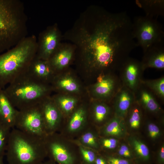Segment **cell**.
Masks as SVG:
<instances>
[{"instance_id": "obj_1", "label": "cell", "mask_w": 164, "mask_h": 164, "mask_svg": "<svg viewBox=\"0 0 164 164\" xmlns=\"http://www.w3.org/2000/svg\"><path fill=\"white\" fill-rule=\"evenodd\" d=\"M62 38L74 46L86 65L118 72L137 46L133 23L124 13H112L95 5L87 7Z\"/></svg>"}, {"instance_id": "obj_2", "label": "cell", "mask_w": 164, "mask_h": 164, "mask_svg": "<svg viewBox=\"0 0 164 164\" xmlns=\"http://www.w3.org/2000/svg\"><path fill=\"white\" fill-rule=\"evenodd\" d=\"M37 48L36 38L32 35L0 54V89L27 73L36 56Z\"/></svg>"}, {"instance_id": "obj_3", "label": "cell", "mask_w": 164, "mask_h": 164, "mask_svg": "<svg viewBox=\"0 0 164 164\" xmlns=\"http://www.w3.org/2000/svg\"><path fill=\"white\" fill-rule=\"evenodd\" d=\"M26 18L20 1L0 0V53L26 37Z\"/></svg>"}, {"instance_id": "obj_4", "label": "cell", "mask_w": 164, "mask_h": 164, "mask_svg": "<svg viewBox=\"0 0 164 164\" xmlns=\"http://www.w3.org/2000/svg\"><path fill=\"white\" fill-rule=\"evenodd\" d=\"M44 140L12 128L6 150L8 164H40L47 154Z\"/></svg>"}, {"instance_id": "obj_5", "label": "cell", "mask_w": 164, "mask_h": 164, "mask_svg": "<svg viewBox=\"0 0 164 164\" xmlns=\"http://www.w3.org/2000/svg\"><path fill=\"white\" fill-rule=\"evenodd\" d=\"M3 89L12 104L18 110L39 104L47 97L49 91L45 84L27 73L15 79Z\"/></svg>"}, {"instance_id": "obj_6", "label": "cell", "mask_w": 164, "mask_h": 164, "mask_svg": "<svg viewBox=\"0 0 164 164\" xmlns=\"http://www.w3.org/2000/svg\"><path fill=\"white\" fill-rule=\"evenodd\" d=\"M133 24L136 44L142 47L144 53L155 45L163 43L164 32L153 17L146 15L138 17Z\"/></svg>"}, {"instance_id": "obj_7", "label": "cell", "mask_w": 164, "mask_h": 164, "mask_svg": "<svg viewBox=\"0 0 164 164\" xmlns=\"http://www.w3.org/2000/svg\"><path fill=\"white\" fill-rule=\"evenodd\" d=\"M15 127L26 133L44 139L48 135L39 104L18 110Z\"/></svg>"}, {"instance_id": "obj_8", "label": "cell", "mask_w": 164, "mask_h": 164, "mask_svg": "<svg viewBox=\"0 0 164 164\" xmlns=\"http://www.w3.org/2000/svg\"><path fill=\"white\" fill-rule=\"evenodd\" d=\"M62 39L56 24L48 27L39 35L36 57L48 60L61 43Z\"/></svg>"}, {"instance_id": "obj_9", "label": "cell", "mask_w": 164, "mask_h": 164, "mask_svg": "<svg viewBox=\"0 0 164 164\" xmlns=\"http://www.w3.org/2000/svg\"><path fill=\"white\" fill-rule=\"evenodd\" d=\"M144 70L141 62L129 57L118 73L123 85L134 93L141 83Z\"/></svg>"}, {"instance_id": "obj_10", "label": "cell", "mask_w": 164, "mask_h": 164, "mask_svg": "<svg viewBox=\"0 0 164 164\" xmlns=\"http://www.w3.org/2000/svg\"><path fill=\"white\" fill-rule=\"evenodd\" d=\"M118 72H112L106 74L100 73L97 82L94 87V92L101 99H108L111 101L123 86Z\"/></svg>"}, {"instance_id": "obj_11", "label": "cell", "mask_w": 164, "mask_h": 164, "mask_svg": "<svg viewBox=\"0 0 164 164\" xmlns=\"http://www.w3.org/2000/svg\"><path fill=\"white\" fill-rule=\"evenodd\" d=\"M136 101L145 111L159 116L162 110L159 99L153 92L142 82L134 92Z\"/></svg>"}, {"instance_id": "obj_12", "label": "cell", "mask_w": 164, "mask_h": 164, "mask_svg": "<svg viewBox=\"0 0 164 164\" xmlns=\"http://www.w3.org/2000/svg\"><path fill=\"white\" fill-rule=\"evenodd\" d=\"M111 101L114 115L125 119L136 100L134 93L123 85Z\"/></svg>"}, {"instance_id": "obj_13", "label": "cell", "mask_w": 164, "mask_h": 164, "mask_svg": "<svg viewBox=\"0 0 164 164\" xmlns=\"http://www.w3.org/2000/svg\"><path fill=\"white\" fill-rule=\"evenodd\" d=\"M46 132L53 133L58 127L60 120L59 109L53 100L46 97L40 104Z\"/></svg>"}, {"instance_id": "obj_14", "label": "cell", "mask_w": 164, "mask_h": 164, "mask_svg": "<svg viewBox=\"0 0 164 164\" xmlns=\"http://www.w3.org/2000/svg\"><path fill=\"white\" fill-rule=\"evenodd\" d=\"M74 54L73 46L70 43H61L48 61L54 72L61 70L70 63Z\"/></svg>"}, {"instance_id": "obj_15", "label": "cell", "mask_w": 164, "mask_h": 164, "mask_svg": "<svg viewBox=\"0 0 164 164\" xmlns=\"http://www.w3.org/2000/svg\"><path fill=\"white\" fill-rule=\"evenodd\" d=\"M44 139L47 153H49L53 161L59 164H73L74 159L71 153L58 140Z\"/></svg>"}, {"instance_id": "obj_16", "label": "cell", "mask_w": 164, "mask_h": 164, "mask_svg": "<svg viewBox=\"0 0 164 164\" xmlns=\"http://www.w3.org/2000/svg\"><path fill=\"white\" fill-rule=\"evenodd\" d=\"M18 111L10 102L4 89H0V124L10 129L15 128Z\"/></svg>"}, {"instance_id": "obj_17", "label": "cell", "mask_w": 164, "mask_h": 164, "mask_svg": "<svg viewBox=\"0 0 164 164\" xmlns=\"http://www.w3.org/2000/svg\"><path fill=\"white\" fill-rule=\"evenodd\" d=\"M163 43L155 45L144 53L141 61L145 70L148 68L164 69V49Z\"/></svg>"}, {"instance_id": "obj_18", "label": "cell", "mask_w": 164, "mask_h": 164, "mask_svg": "<svg viewBox=\"0 0 164 164\" xmlns=\"http://www.w3.org/2000/svg\"><path fill=\"white\" fill-rule=\"evenodd\" d=\"M54 72L48 60L39 59L36 56L27 73L34 79L45 84Z\"/></svg>"}, {"instance_id": "obj_19", "label": "cell", "mask_w": 164, "mask_h": 164, "mask_svg": "<svg viewBox=\"0 0 164 164\" xmlns=\"http://www.w3.org/2000/svg\"><path fill=\"white\" fill-rule=\"evenodd\" d=\"M126 125L124 119L114 115L105 127L104 133L116 138L123 137L127 134Z\"/></svg>"}, {"instance_id": "obj_20", "label": "cell", "mask_w": 164, "mask_h": 164, "mask_svg": "<svg viewBox=\"0 0 164 164\" xmlns=\"http://www.w3.org/2000/svg\"><path fill=\"white\" fill-rule=\"evenodd\" d=\"M143 110L136 101L129 109L125 119L131 128L136 129L139 128L142 118Z\"/></svg>"}, {"instance_id": "obj_21", "label": "cell", "mask_w": 164, "mask_h": 164, "mask_svg": "<svg viewBox=\"0 0 164 164\" xmlns=\"http://www.w3.org/2000/svg\"><path fill=\"white\" fill-rule=\"evenodd\" d=\"M128 141L134 152L141 159L147 161L150 158V152L147 145L141 140L135 137H130Z\"/></svg>"}, {"instance_id": "obj_22", "label": "cell", "mask_w": 164, "mask_h": 164, "mask_svg": "<svg viewBox=\"0 0 164 164\" xmlns=\"http://www.w3.org/2000/svg\"><path fill=\"white\" fill-rule=\"evenodd\" d=\"M142 82L155 95L160 102H164V77L153 80H145Z\"/></svg>"}, {"instance_id": "obj_23", "label": "cell", "mask_w": 164, "mask_h": 164, "mask_svg": "<svg viewBox=\"0 0 164 164\" xmlns=\"http://www.w3.org/2000/svg\"><path fill=\"white\" fill-rule=\"evenodd\" d=\"M85 117V111L82 108L77 110L73 115L69 123L68 129L71 132L79 130L83 125Z\"/></svg>"}, {"instance_id": "obj_24", "label": "cell", "mask_w": 164, "mask_h": 164, "mask_svg": "<svg viewBox=\"0 0 164 164\" xmlns=\"http://www.w3.org/2000/svg\"><path fill=\"white\" fill-rule=\"evenodd\" d=\"M58 108L67 113L70 112L74 108L76 101L73 98L58 96L53 100Z\"/></svg>"}, {"instance_id": "obj_25", "label": "cell", "mask_w": 164, "mask_h": 164, "mask_svg": "<svg viewBox=\"0 0 164 164\" xmlns=\"http://www.w3.org/2000/svg\"><path fill=\"white\" fill-rule=\"evenodd\" d=\"M111 108L105 103H98L94 108V117L95 120L98 123L104 121L110 114Z\"/></svg>"}, {"instance_id": "obj_26", "label": "cell", "mask_w": 164, "mask_h": 164, "mask_svg": "<svg viewBox=\"0 0 164 164\" xmlns=\"http://www.w3.org/2000/svg\"><path fill=\"white\" fill-rule=\"evenodd\" d=\"M57 87L69 92H75L79 90V86L72 78L70 77L59 79L56 82Z\"/></svg>"}, {"instance_id": "obj_27", "label": "cell", "mask_w": 164, "mask_h": 164, "mask_svg": "<svg viewBox=\"0 0 164 164\" xmlns=\"http://www.w3.org/2000/svg\"><path fill=\"white\" fill-rule=\"evenodd\" d=\"M11 129L0 124V159L6 151Z\"/></svg>"}, {"instance_id": "obj_28", "label": "cell", "mask_w": 164, "mask_h": 164, "mask_svg": "<svg viewBox=\"0 0 164 164\" xmlns=\"http://www.w3.org/2000/svg\"><path fill=\"white\" fill-rule=\"evenodd\" d=\"M147 131L149 137L152 140L159 138L161 135V131L155 123L149 122L147 125Z\"/></svg>"}, {"instance_id": "obj_29", "label": "cell", "mask_w": 164, "mask_h": 164, "mask_svg": "<svg viewBox=\"0 0 164 164\" xmlns=\"http://www.w3.org/2000/svg\"><path fill=\"white\" fill-rule=\"evenodd\" d=\"M81 141L84 144L89 146L95 148L97 147L96 138L91 132H87L84 134L82 137Z\"/></svg>"}, {"instance_id": "obj_30", "label": "cell", "mask_w": 164, "mask_h": 164, "mask_svg": "<svg viewBox=\"0 0 164 164\" xmlns=\"http://www.w3.org/2000/svg\"><path fill=\"white\" fill-rule=\"evenodd\" d=\"M80 151L84 160L87 163L91 164L95 162L96 159L94 152L89 150L80 147Z\"/></svg>"}, {"instance_id": "obj_31", "label": "cell", "mask_w": 164, "mask_h": 164, "mask_svg": "<svg viewBox=\"0 0 164 164\" xmlns=\"http://www.w3.org/2000/svg\"><path fill=\"white\" fill-rule=\"evenodd\" d=\"M118 153L121 156L127 159H131L132 153L129 147L125 144H122L119 148Z\"/></svg>"}, {"instance_id": "obj_32", "label": "cell", "mask_w": 164, "mask_h": 164, "mask_svg": "<svg viewBox=\"0 0 164 164\" xmlns=\"http://www.w3.org/2000/svg\"><path fill=\"white\" fill-rule=\"evenodd\" d=\"M103 146L105 148L112 149L115 148L118 145V140L114 138H109L103 139L102 142Z\"/></svg>"}, {"instance_id": "obj_33", "label": "cell", "mask_w": 164, "mask_h": 164, "mask_svg": "<svg viewBox=\"0 0 164 164\" xmlns=\"http://www.w3.org/2000/svg\"><path fill=\"white\" fill-rule=\"evenodd\" d=\"M107 163L108 164H130V162L126 159L114 157H109Z\"/></svg>"}, {"instance_id": "obj_34", "label": "cell", "mask_w": 164, "mask_h": 164, "mask_svg": "<svg viewBox=\"0 0 164 164\" xmlns=\"http://www.w3.org/2000/svg\"><path fill=\"white\" fill-rule=\"evenodd\" d=\"M157 161L159 164L164 163V145L162 144L160 147L158 153Z\"/></svg>"}, {"instance_id": "obj_35", "label": "cell", "mask_w": 164, "mask_h": 164, "mask_svg": "<svg viewBox=\"0 0 164 164\" xmlns=\"http://www.w3.org/2000/svg\"><path fill=\"white\" fill-rule=\"evenodd\" d=\"M95 162V164H107L103 158L100 157L96 159Z\"/></svg>"}, {"instance_id": "obj_36", "label": "cell", "mask_w": 164, "mask_h": 164, "mask_svg": "<svg viewBox=\"0 0 164 164\" xmlns=\"http://www.w3.org/2000/svg\"><path fill=\"white\" fill-rule=\"evenodd\" d=\"M40 164H55V163L53 162V161L52 160L51 161H49L46 162H42Z\"/></svg>"}, {"instance_id": "obj_37", "label": "cell", "mask_w": 164, "mask_h": 164, "mask_svg": "<svg viewBox=\"0 0 164 164\" xmlns=\"http://www.w3.org/2000/svg\"><path fill=\"white\" fill-rule=\"evenodd\" d=\"M3 158L0 159V164H4L3 161Z\"/></svg>"}]
</instances>
